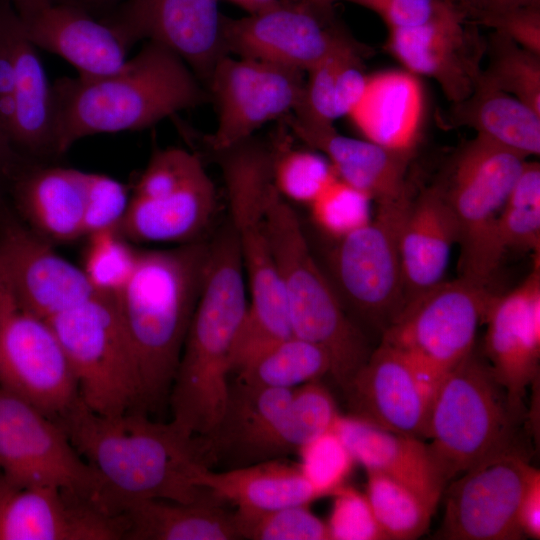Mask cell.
<instances>
[{
    "instance_id": "16",
    "label": "cell",
    "mask_w": 540,
    "mask_h": 540,
    "mask_svg": "<svg viewBox=\"0 0 540 540\" xmlns=\"http://www.w3.org/2000/svg\"><path fill=\"white\" fill-rule=\"evenodd\" d=\"M388 31L387 51L407 72L433 79L451 104L473 92L487 38L456 0L418 26Z\"/></svg>"
},
{
    "instance_id": "34",
    "label": "cell",
    "mask_w": 540,
    "mask_h": 540,
    "mask_svg": "<svg viewBox=\"0 0 540 540\" xmlns=\"http://www.w3.org/2000/svg\"><path fill=\"white\" fill-rule=\"evenodd\" d=\"M367 50L352 36L338 44L307 72L299 107L290 114L298 121L333 125L348 116L360 101L368 76L364 70Z\"/></svg>"
},
{
    "instance_id": "27",
    "label": "cell",
    "mask_w": 540,
    "mask_h": 540,
    "mask_svg": "<svg viewBox=\"0 0 540 540\" xmlns=\"http://www.w3.org/2000/svg\"><path fill=\"white\" fill-rule=\"evenodd\" d=\"M216 190L205 168L161 195L132 196L118 231L130 242L190 243L208 227Z\"/></svg>"
},
{
    "instance_id": "18",
    "label": "cell",
    "mask_w": 540,
    "mask_h": 540,
    "mask_svg": "<svg viewBox=\"0 0 540 540\" xmlns=\"http://www.w3.org/2000/svg\"><path fill=\"white\" fill-rule=\"evenodd\" d=\"M133 46L140 40L163 45L206 87L227 54L218 0H124L102 18Z\"/></svg>"
},
{
    "instance_id": "59",
    "label": "cell",
    "mask_w": 540,
    "mask_h": 540,
    "mask_svg": "<svg viewBox=\"0 0 540 540\" xmlns=\"http://www.w3.org/2000/svg\"><path fill=\"white\" fill-rule=\"evenodd\" d=\"M0 476H1V469H0Z\"/></svg>"
},
{
    "instance_id": "26",
    "label": "cell",
    "mask_w": 540,
    "mask_h": 540,
    "mask_svg": "<svg viewBox=\"0 0 540 540\" xmlns=\"http://www.w3.org/2000/svg\"><path fill=\"white\" fill-rule=\"evenodd\" d=\"M285 120L295 136L327 158L338 178L372 201L395 200L412 192L408 181L411 154L344 136L333 125L304 123L291 115Z\"/></svg>"
},
{
    "instance_id": "14",
    "label": "cell",
    "mask_w": 540,
    "mask_h": 540,
    "mask_svg": "<svg viewBox=\"0 0 540 540\" xmlns=\"http://www.w3.org/2000/svg\"><path fill=\"white\" fill-rule=\"evenodd\" d=\"M304 72L276 63L225 55L206 89L217 109V126L206 136L213 152L236 145L264 124L292 114L300 105Z\"/></svg>"
},
{
    "instance_id": "40",
    "label": "cell",
    "mask_w": 540,
    "mask_h": 540,
    "mask_svg": "<svg viewBox=\"0 0 540 540\" xmlns=\"http://www.w3.org/2000/svg\"><path fill=\"white\" fill-rule=\"evenodd\" d=\"M485 57L482 78L540 115V55L493 31Z\"/></svg>"
},
{
    "instance_id": "58",
    "label": "cell",
    "mask_w": 540,
    "mask_h": 540,
    "mask_svg": "<svg viewBox=\"0 0 540 540\" xmlns=\"http://www.w3.org/2000/svg\"><path fill=\"white\" fill-rule=\"evenodd\" d=\"M229 2H232L236 5H238L239 7H242L243 3H244V0H227Z\"/></svg>"
},
{
    "instance_id": "56",
    "label": "cell",
    "mask_w": 540,
    "mask_h": 540,
    "mask_svg": "<svg viewBox=\"0 0 540 540\" xmlns=\"http://www.w3.org/2000/svg\"><path fill=\"white\" fill-rule=\"evenodd\" d=\"M308 3L312 4L318 9H321L323 11L327 12H334V5L338 2V0H305Z\"/></svg>"
},
{
    "instance_id": "24",
    "label": "cell",
    "mask_w": 540,
    "mask_h": 540,
    "mask_svg": "<svg viewBox=\"0 0 540 540\" xmlns=\"http://www.w3.org/2000/svg\"><path fill=\"white\" fill-rule=\"evenodd\" d=\"M27 39L36 47L70 63L78 76L100 77L118 71L131 45L112 25L86 9L54 1L27 21Z\"/></svg>"
},
{
    "instance_id": "45",
    "label": "cell",
    "mask_w": 540,
    "mask_h": 540,
    "mask_svg": "<svg viewBox=\"0 0 540 540\" xmlns=\"http://www.w3.org/2000/svg\"><path fill=\"white\" fill-rule=\"evenodd\" d=\"M371 202L366 193L335 176L309 207L316 225L336 240L371 220Z\"/></svg>"
},
{
    "instance_id": "43",
    "label": "cell",
    "mask_w": 540,
    "mask_h": 540,
    "mask_svg": "<svg viewBox=\"0 0 540 540\" xmlns=\"http://www.w3.org/2000/svg\"><path fill=\"white\" fill-rule=\"evenodd\" d=\"M239 538L252 540H329L326 522L308 504L261 513H234Z\"/></svg>"
},
{
    "instance_id": "53",
    "label": "cell",
    "mask_w": 540,
    "mask_h": 540,
    "mask_svg": "<svg viewBox=\"0 0 540 540\" xmlns=\"http://www.w3.org/2000/svg\"><path fill=\"white\" fill-rule=\"evenodd\" d=\"M11 2L21 20L27 21L48 7L54 0H11Z\"/></svg>"
},
{
    "instance_id": "41",
    "label": "cell",
    "mask_w": 540,
    "mask_h": 540,
    "mask_svg": "<svg viewBox=\"0 0 540 540\" xmlns=\"http://www.w3.org/2000/svg\"><path fill=\"white\" fill-rule=\"evenodd\" d=\"M272 183L283 198L309 205L336 176L320 152L296 149L286 143L272 148Z\"/></svg>"
},
{
    "instance_id": "3",
    "label": "cell",
    "mask_w": 540,
    "mask_h": 540,
    "mask_svg": "<svg viewBox=\"0 0 540 540\" xmlns=\"http://www.w3.org/2000/svg\"><path fill=\"white\" fill-rule=\"evenodd\" d=\"M208 254L209 243L201 241L139 251L130 278L113 297L137 364L141 412L169 396Z\"/></svg>"
},
{
    "instance_id": "21",
    "label": "cell",
    "mask_w": 540,
    "mask_h": 540,
    "mask_svg": "<svg viewBox=\"0 0 540 540\" xmlns=\"http://www.w3.org/2000/svg\"><path fill=\"white\" fill-rule=\"evenodd\" d=\"M484 321L485 354L513 411L522 417L527 387L535 381L540 358V272L513 291L493 297Z\"/></svg>"
},
{
    "instance_id": "52",
    "label": "cell",
    "mask_w": 540,
    "mask_h": 540,
    "mask_svg": "<svg viewBox=\"0 0 540 540\" xmlns=\"http://www.w3.org/2000/svg\"><path fill=\"white\" fill-rule=\"evenodd\" d=\"M534 5H540V0H472L469 18L475 22L486 13Z\"/></svg>"
},
{
    "instance_id": "44",
    "label": "cell",
    "mask_w": 540,
    "mask_h": 540,
    "mask_svg": "<svg viewBox=\"0 0 540 540\" xmlns=\"http://www.w3.org/2000/svg\"><path fill=\"white\" fill-rule=\"evenodd\" d=\"M298 466L318 498L332 496L346 485L356 464L350 451L333 430H327L297 451Z\"/></svg>"
},
{
    "instance_id": "12",
    "label": "cell",
    "mask_w": 540,
    "mask_h": 540,
    "mask_svg": "<svg viewBox=\"0 0 540 540\" xmlns=\"http://www.w3.org/2000/svg\"><path fill=\"white\" fill-rule=\"evenodd\" d=\"M0 387L55 420L79 402L74 375L52 325L19 306L1 276Z\"/></svg>"
},
{
    "instance_id": "36",
    "label": "cell",
    "mask_w": 540,
    "mask_h": 540,
    "mask_svg": "<svg viewBox=\"0 0 540 540\" xmlns=\"http://www.w3.org/2000/svg\"><path fill=\"white\" fill-rule=\"evenodd\" d=\"M339 415L331 393L319 380L294 390L286 410L245 452L242 460L279 458L332 429Z\"/></svg>"
},
{
    "instance_id": "47",
    "label": "cell",
    "mask_w": 540,
    "mask_h": 540,
    "mask_svg": "<svg viewBox=\"0 0 540 540\" xmlns=\"http://www.w3.org/2000/svg\"><path fill=\"white\" fill-rule=\"evenodd\" d=\"M332 497L329 540H387L365 493L344 485Z\"/></svg>"
},
{
    "instance_id": "38",
    "label": "cell",
    "mask_w": 540,
    "mask_h": 540,
    "mask_svg": "<svg viewBox=\"0 0 540 540\" xmlns=\"http://www.w3.org/2000/svg\"><path fill=\"white\" fill-rule=\"evenodd\" d=\"M366 473L365 494L387 540L422 536L435 510L401 483L377 472Z\"/></svg>"
},
{
    "instance_id": "46",
    "label": "cell",
    "mask_w": 540,
    "mask_h": 540,
    "mask_svg": "<svg viewBox=\"0 0 540 540\" xmlns=\"http://www.w3.org/2000/svg\"><path fill=\"white\" fill-rule=\"evenodd\" d=\"M22 20L11 0H0V170L15 155L10 142L13 115L14 56Z\"/></svg>"
},
{
    "instance_id": "25",
    "label": "cell",
    "mask_w": 540,
    "mask_h": 540,
    "mask_svg": "<svg viewBox=\"0 0 540 540\" xmlns=\"http://www.w3.org/2000/svg\"><path fill=\"white\" fill-rule=\"evenodd\" d=\"M332 429L366 472L401 483L436 509L447 484L420 438L380 428L350 414H339Z\"/></svg>"
},
{
    "instance_id": "9",
    "label": "cell",
    "mask_w": 540,
    "mask_h": 540,
    "mask_svg": "<svg viewBox=\"0 0 540 540\" xmlns=\"http://www.w3.org/2000/svg\"><path fill=\"white\" fill-rule=\"evenodd\" d=\"M48 321L87 409L104 416L140 411L137 364L113 297L95 294Z\"/></svg>"
},
{
    "instance_id": "55",
    "label": "cell",
    "mask_w": 540,
    "mask_h": 540,
    "mask_svg": "<svg viewBox=\"0 0 540 540\" xmlns=\"http://www.w3.org/2000/svg\"><path fill=\"white\" fill-rule=\"evenodd\" d=\"M116 1L117 0H63L61 2L75 4L89 11L92 7L107 6Z\"/></svg>"
},
{
    "instance_id": "49",
    "label": "cell",
    "mask_w": 540,
    "mask_h": 540,
    "mask_svg": "<svg viewBox=\"0 0 540 540\" xmlns=\"http://www.w3.org/2000/svg\"><path fill=\"white\" fill-rule=\"evenodd\" d=\"M493 29L522 48L540 55V5L486 13L475 21Z\"/></svg>"
},
{
    "instance_id": "39",
    "label": "cell",
    "mask_w": 540,
    "mask_h": 540,
    "mask_svg": "<svg viewBox=\"0 0 540 540\" xmlns=\"http://www.w3.org/2000/svg\"><path fill=\"white\" fill-rule=\"evenodd\" d=\"M497 237L505 252L533 251L540 246V165L526 161L500 212Z\"/></svg>"
},
{
    "instance_id": "32",
    "label": "cell",
    "mask_w": 540,
    "mask_h": 540,
    "mask_svg": "<svg viewBox=\"0 0 540 540\" xmlns=\"http://www.w3.org/2000/svg\"><path fill=\"white\" fill-rule=\"evenodd\" d=\"M219 503L217 500L181 503L161 499L131 503L120 512L124 539H240L234 513H229Z\"/></svg>"
},
{
    "instance_id": "57",
    "label": "cell",
    "mask_w": 540,
    "mask_h": 540,
    "mask_svg": "<svg viewBox=\"0 0 540 540\" xmlns=\"http://www.w3.org/2000/svg\"><path fill=\"white\" fill-rule=\"evenodd\" d=\"M462 8L466 11L467 15L469 16V12L472 7V0H456Z\"/></svg>"
},
{
    "instance_id": "1",
    "label": "cell",
    "mask_w": 540,
    "mask_h": 540,
    "mask_svg": "<svg viewBox=\"0 0 540 540\" xmlns=\"http://www.w3.org/2000/svg\"><path fill=\"white\" fill-rule=\"evenodd\" d=\"M56 420L95 473L102 505L115 514L149 499L218 500L193 481L196 469L205 465L198 438L171 421L156 422L137 410L99 415L80 400Z\"/></svg>"
},
{
    "instance_id": "13",
    "label": "cell",
    "mask_w": 540,
    "mask_h": 540,
    "mask_svg": "<svg viewBox=\"0 0 540 540\" xmlns=\"http://www.w3.org/2000/svg\"><path fill=\"white\" fill-rule=\"evenodd\" d=\"M0 469L14 485L56 486L100 502L98 479L61 424L1 387Z\"/></svg>"
},
{
    "instance_id": "33",
    "label": "cell",
    "mask_w": 540,
    "mask_h": 540,
    "mask_svg": "<svg viewBox=\"0 0 540 540\" xmlns=\"http://www.w3.org/2000/svg\"><path fill=\"white\" fill-rule=\"evenodd\" d=\"M442 124L472 128L526 157L540 153V115L482 76L467 98L451 104Z\"/></svg>"
},
{
    "instance_id": "23",
    "label": "cell",
    "mask_w": 540,
    "mask_h": 540,
    "mask_svg": "<svg viewBox=\"0 0 540 540\" xmlns=\"http://www.w3.org/2000/svg\"><path fill=\"white\" fill-rule=\"evenodd\" d=\"M342 390L350 415L392 432L424 438L429 406L409 362L397 349L380 342Z\"/></svg>"
},
{
    "instance_id": "20",
    "label": "cell",
    "mask_w": 540,
    "mask_h": 540,
    "mask_svg": "<svg viewBox=\"0 0 540 540\" xmlns=\"http://www.w3.org/2000/svg\"><path fill=\"white\" fill-rule=\"evenodd\" d=\"M124 531L122 516L95 499L0 476V540H119Z\"/></svg>"
},
{
    "instance_id": "10",
    "label": "cell",
    "mask_w": 540,
    "mask_h": 540,
    "mask_svg": "<svg viewBox=\"0 0 540 540\" xmlns=\"http://www.w3.org/2000/svg\"><path fill=\"white\" fill-rule=\"evenodd\" d=\"M413 197L376 203L371 220L336 239L328 255L329 279L345 309L381 334L406 303L400 236Z\"/></svg>"
},
{
    "instance_id": "11",
    "label": "cell",
    "mask_w": 540,
    "mask_h": 540,
    "mask_svg": "<svg viewBox=\"0 0 540 540\" xmlns=\"http://www.w3.org/2000/svg\"><path fill=\"white\" fill-rule=\"evenodd\" d=\"M493 297L466 278L442 280L405 303L381 342L446 375L474 350Z\"/></svg>"
},
{
    "instance_id": "37",
    "label": "cell",
    "mask_w": 540,
    "mask_h": 540,
    "mask_svg": "<svg viewBox=\"0 0 540 540\" xmlns=\"http://www.w3.org/2000/svg\"><path fill=\"white\" fill-rule=\"evenodd\" d=\"M328 354L295 335L277 341L250 359L237 380L257 386L296 389L330 374Z\"/></svg>"
},
{
    "instance_id": "5",
    "label": "cell",
    "mask_w": 540,
    "mask_h": 540,
    "mask_svg": "<svg viewBox=\"0 0 540 540\" xmlns=\"http://www.w3.org/2000/svg\"><path fill=\"white\" fill-rule=\"evenodd\" d=\"M214 153L250 292L231 355V371L236 373L259 352L293 334L265 220L272 148L253 136Z\"/></svg>"
},
{
    "instance_id": "28",
    "label": "cell",
    "mask_w": 540,
    "mask_h": 540,
    "mask_svg": "<svg viewBox=\"0 0 540 540\" xmlns=\"http://www.w3.org/2000/svg\"><path fill=\"white\" fill-rule=\"evenodd\" d=\"M457 224L439 183L414 196L400 236L406 302L443 280Z\"/></svg>"
},
{
    "instance_id": "30",
    "label": "cell",
    "mask_w": 540,
    "mask_h": 540,
    "mask_svg": "<svg viewBox=\"0 0 540 540\" xmlns=\"http://www.w3.org/2000/svg\"><path fill=\"white\" fill-rule=\"evenodd\" d=\"M36 49L22 26L15 45L10 142L15 155L46 162L57 157L54 108L51 84Z\"/></svg>"
},
{
    "instance_id": "48",
    "label": "cell",
    "mask_w": 540,
    "mask_h": 540,
    "mask_svg": "<svg viewBox=\"0 0 540 540\" xmlns=\"http://www.w3.org/2000/svg\"><path fill=\"white\" fill-rule=\"evenodd\" d=\"M131 188L106 174L89 172L83 218V237L118 230L126 214Z\"/></svg>"
},
{
    "instance_id": "6",
    "label": "cell",
    "mask_w": 540,
    "mask_h": 540,
    "mask_svg": "<svg viewBox=\"0 0 540 540\" xmlns=\"http://www.w3.org/2000/svg\"><path fill=\"white\" fill-rule=\"evenodd\" d=\"M265 220L292 334L328 354L330 375L344 389L372 352L367 338L318 266L298 216L273 183L266 195Z\"/></svg>"
},
{
    "instance_id": "19",
    "label": "cell",
    "mask_w": 540,
    "mask_h": 540,
    "mask_svg": "<svg viewBox=\"0 0 540 540\" xmlns=\"http://www.w3.org/2000/svg\"><path fill=\"white\" fill-rule=\"evenodd\" d=\"M0 276L19 306L50 320L96 293L81 267L13 218H0Z\"/></svg>"
},
{
    "instance_id": "2",
    "label": "cell",
    "mask_w": 540,
    "mask_h": 540,
    "mask_svg": "<svg viewBox=\"0 0 540 540\" xmlns=\"http://www.w3.org/2000/svg\"><path fill=\"white\" fill-rule=\"evenodd\" d=\"M51 90L57 157L82 138L148 128L210 101L186 63L151 41L116 72L61 77Z\"/></svg>"
},
{
    "instance_id": "54",
    "label": "cell",
    "mask_w": 540,
    "mask_h": 540,
    "mask_svg": "<svg viewBox=\"0 0 540 540\" xmlns=\"http://www.w3.org/2000/svg\"><path fill=\"white\" fill-rule=\"evenodd\" d=\"M280 0H244L242 9L248 14H257L276 6Z\"/></svg>"
},
{
    "instance_id": "4",
    "label": "cell",
    "mask_w": 540,
    "mask_h": 540,
    "mask_svg": "<svg viewBox=\"0 0 540 540\" xmlns=\"http://www.w3.org/2000/svg\"><path fill=\"white\" fill-rule=\"evenodd\" d=\"M247 308L242 262L228 224L209 243L203 287L169 392L171 422L191 437H207L223 415L231 355Z\"/></svg>"
},
{
    "instance_id": "15",
    "label": "cell",
    "mask_w": 540,
    "mask_h": 540,
    "mask_svg": "<svg viewBox=\"0 0 540 540\" xmlns=\"http://www.w3.org/2000/svg\"><path fill=\"white\" fill-rule=\"evenodd\" d=\"M520 446L495 454L451 480L435 538L519 540L521 497L531 469Z\"/></svg>"
},
{
    "instance_id": "51",
    "label": "cell",
    "mask_w": 540,
    "mask_h": 540,
    "mask_svg": "<svg viewBox=\"0 0 540 540\" xmlns=\"http://www.w3.org/2000/svg\"><path fill=\"white\" fill-rule=\"evenodd\" d=\"M518 521L525 536L540 538V471L533 466L521 497Z\"/></svg>"
},
{
    "instance_id": "8",
    "label": "cell",
    "mask_w": 540,
    "mask_h": 540,
    "mask_svg": "<svg viewBox=\"0 0 540 540\" xmlns=\"http://www.w3.org/2000/svg\"><path fill=\"white\" fill-rule=\"evenodd\" d=\"M527 158L476 134L439 183L457 224L460 277L488 288L504 256L498 218Z\"/></svg>"
},
{
    "instance_id": "31",
    "label": "cell",
    "mask_w": 540,
    "mask_h": 540,
    "mask_svg": "<svg viewBox=\"0 0 540 540\" xmlns=\"http://www.w3.org/2000/svg\"><path fill=\"white\" fill-rule=\"evenodd\" d=\"M417 84L409 72L368 76L365 91L348 116L366 140L412 155L422 104Z\"/></svg>"
},
{
    "instance_id": "22",
    "label": "cell",
    "mask_w": 540,
    "mask_h": 540,
    "mask_svg": "<svg viewBox=\"0 0 540 540\" xmlns=\"http://www.w3.org/2000/svg\"><path fill=\"white\" fill-rule=\"evenodd\" d=\"M88 181L87 171L20 156L0 176L27 226L51 243L83 237Z\"/></svg>"
},
{
    "instance_id": "42",
    "label": "cell",
    "mask_w": 540,
    "mask_h": 540,
    "mask_svg": "<svg viewBox=\"0 0 540 540\" xmlns=\"http://www.w3.org/2000/svg\"><path fill=\"white\" fill-rule=\"evenodd\" d=\"M81 267L96 294L116 296L130 278L139 250L118 230L88 235Z\"/></svg>"
},
{
    "instance_id": "35",
    "label": "cell",
    "mask_w": 540,
    "mask_h": 540,
    "mask_svg": "<svg viewBox=\"0 0 540 540\" xmlns=\"http://www.w3.org/2000/svg\"><path fill=\"white\" fill-rule=\"evenodd\" d=\"M295 389L273 388L241 381L230 385L223 415L216 428L198 438L204 463L231 456L242 460L248 448L286 410Z\"/></svg>"
},
{
    "instance_id": "7",
    "label": "cell",
    "mask_w": 540,
    "mask_h": 540,
    "mask_svg": "<svg viewBox=\"0 0 540 540\" xmlns=\"http://www.w3.org/2000/svg\"><path fill=\"white\" fill-rule=\"evenodd\" d=\"M521 418L488 362L473 350L444 377L424 432L446 484L483 460L519 446L516 426Z\"/></svg>"
},
{
    "instance_id": "17",
    "label": "cell",
    "mask_w": 540,
    "mask_h": 540,
    "mask_svg": "<svg viewBox=\"0 0 540 540\" xmlns=\"http://www.w3.org/2000/svg\"><path fill=\"white\" fill-rule=\"evenodd\" d=\"M228 55L268 61L308 72L348 38L334 12L305 0H280L273 8L245 17L222 15Z\"/></svg>"
},
{
    "instance_id": "29",
    "label": "cell",
    "mask_w": 540,
    "mask_h": 540,
    "mask_svg": "<svg viewBox=\"0 0 540 540\" xmlns=\"http://www.w3.org/2000/svg\"><path fill=\"white\" fill-rule=\"evenodd\" d=\"M194 483L221 502H231L237 511L261 513L293 505H310L317 495L298 464L281 458L259 461L215 472L199 466Z\"/></svg>"
},
{
    "instance_id": "50",
    "label": "cell",
    "mask_w": 540,
    "mask_h": 540,
    "mask_svg": "<svg viewBox=\"0 0 540 540\" xmlns=\"http://www.w3.org/2000/svg\"><path fill=\"white\" fill-rule=\"evenodd\" d=\"M366 8L377 14L389 29L418 26L451 0H338Z\"/></svg>"
}]
</instances>
